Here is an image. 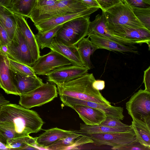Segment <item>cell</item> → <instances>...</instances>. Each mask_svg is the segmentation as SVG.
Segmentation results:
<instances>
[{
	"mask_svg": "<svg viewBox=\"0 0 150 150\" xmlns=\"http://www.w3.org/2000/svg\"><path fill=\"white\" fill-rule=\"evenodd\" d=\"M96 80L92 73H87L72 81L57 85L59 96L64 95L100 104L111 103L95 89L93 83Z\"/></svg>",
	"mask_w": 150,
	"mask_h": 150,
	"instance_id": "2",
	"label": "cell"
},
{
	"mask_svg": "<svg viewBox=\"0 0 150 150\" xmlns=\"http://www.w3.org/2000/svg\"><path fill=\"white\" fill-rule=\"evenodd\" d=\"M44 123L35 111L17 104L4 105L0 112V125L12 131L19 137L38 132Z\"/></svg>",
	"mask_w": 150,
	"mask_h": 150,
	"instance_id": "1",
	"label": "cell"
},
{
	"mask_svg": "<svg viewBox=\"0 0 150 150\" xmlns=\"http://www.w3.org/2000/svg\"><path fill=\"white\" fill-rule=\"evenodd\" d=\"M7 141V140L0 133V150H8L6 147Z\"/></svg>",
	"mask_w": 150,
	"mask_h": 150,
	"instance_id": "43",
	"label": "cell"
},
{
	"mask_svg": "<svg viewBox=\"0 0 150 150\" xmlns=\"http://www.w3.org/2000/svg\"><path fill=\"white\" fill-rule=\"evenodd\" d=\"M91 41L96 45L98 49H104L121 53L130 52L138 53L136 47L127 45L114 40L95 35H88Z\"/></svg>",
	"mask_w": 150,
	"mask_h": 150,
	"instance_id": "20",
	"label": "cell"
},
{
	"mask_svg": "<svg viewBox=\"0 0 150 150\" xmlns=\"http://www.w3.org/2000/svg\"><path fill=\"white\" fill-rule=\"evenodd\" d=\"M75 133L87 136L93 141L96 146L107 145L112 146V149L127 146L137 140L133 129L122 132L88 134L74 131Z\"/></svg>",
	"mask_w": 150,
	"mask_h": 150,
	"instance_id": "7",
	"label": "cell"
},
{
	"mask_svg": "<svg viewBox=\"0 0 150 150\" xmlns=\"http://www.w3.org/2000/svg\"><path fill=\"white\" fill-rule=\"evenodd\" d=\"M12 73L13 82L20 93L19 96L33 91L44 83L38 77H33L12 71Z\"/></svg>",
	"mask_w": 150,
	"mask_h": 150,
	"instance_id": "22",
	"label": "cell"
},
{
	"mask_svg": "<svg viewBox=\"0 0 150 150\" xmlns=\"http://www.w3.org/2000/svg\"><path fill=\"white\" fill-rule=\"evenodd\" d=\"M145 90L150 92V67L144 71V81Z\"/></svg>",
	"mask_w": 150,
	"mask_h": 150,
	"instance_id": "40",
	"label": "cell"
},
{
	"mask_svg": "<svg viewBox=\"0 0 150 150\" xmlns=\"http://www.w3.org/2000/svg\"><path fill=\"white\" fill-rule=\"evenodd\" d=\"M37 4V0H19L11 8L25 18H28Z\"/></svg>",
	"mask_w": 150,
	"mask_h": 150,
	"instance_id": "29",
	"label": "cell"
},
{
	"mask_svg": "<svg viewBox=\"0 0 150 150\" xmlns=\"http://www.w3.org/2000/svg\"><path fill=\"white\" fill-rule=\"evenodd\" d=\"M9 58L32 67L35 62L28 45L18 26L8 45Z\"/></svg>",
	"mask_w": 150,
	"mask_h": 150,
	"instance_id": "9",
	"label": "cell"
},
{
	"mask_svg": "<svg viewBox=\"0 0 150 150\" xmlns=\"http://www.w3.org/2000/svg\"><path fill=\"white\" fill-rule=\"evenodd\" d=\"M36 143V137L29 135L7 140L6 147L8 150H23L28 145Z\"/></svg>",
	"mask_w": 150,
	"mask_h": 150,
	"instance_id": "27",
	"label": "cell"
},
{
	"mask_svg": "<svg viewBox=\"0 0 150 150\" xmlns=\"http://www.w3.org/2000/svg\"><path fill=\"white\" fill-rule=\"evenodd\" d=\"M62 25V24L57 26L44 33L38 32L35 35L40 48L42 49L45 47H49Z\"/></svg>",
	"mask_w": 150,
	"mask_h": 150,
	"instance_id": "28",
	"label": "cell"
},
{
	"mask_svg": "<svg viewBox=\"0 0 150 150\" xmlns=\"http://www.w3.org/2000/svg\"><path fill=\"white\" fill-rule=\"evenodd\" d=\"M108 28L114 34L137 44L146 43L150 50V30L146 28H134L127 26Z\"/></svg>",
	"mask_w": 150,
	"mask_h": 150,
	"instance_id": "16",
	"label": "cell"
},
{
	"mask_svg": "<svg viewBox=\"0 0 150 150\" xmlns=\"http://www.w3.org/2000/svg\"><path fill=\"white\" fill-rule=\"evenodd\" d=\"M133 130L131 125L125 127H113L101 124L90 126L85 124L80 123V129L77 131L83 133L97 134L115 132H122Z\"/></svg>",
	"mask_w": 150,
	"mask_h": 150,
	"instance_id": "25",
	"label": "cell"
},
{
	"mask_svg": "<svg viewBox=\"0 0 150 150\" xmlns=\"http://www.w3.org/2000/svg\"><path fill=\"white\" fill-rule=\"evenodd\" d=\"M71 64V63L67 59L51 50L48 53L40 56L32 68L36 75H46L57 68Z\"/></svg>",
	"mask_w": 150,
	"mask_h": 150,
	"instance_id": "10",
	"label": "cell"
},
{
	"mask_svg": "<svg viewBox=\"0 0 150 150\" xmlns=\"http://www.w3.org/2000/svg\"><path fill=\"white\" fill-rule=\"evenodd\" d=\"M11 41L7 31L0 21V46L5 45H8Z\"/></svg>",
	"mask_w": 150,
	"mask_h": 150,
	"instance_id": "37",
	"label": "cell"
},
{
	"mask_svg": "<svg viewBox=\"0 0 150 150\" xmlns=\"http://www.w3.org/2000/svg\"><path fill=\"white\" fill-rule=\"evenodd\" d=\"M80 136V134L74 132L68 136L58 140L46 147V149L47 150H64L66 148L71 145L75 140Z\"/></svg>",
	"mask_w": 150,
	"mask_h": 150,
	"instance_id": "31",
	"label": "cell"
},
{
	"mask_svg": "<svg viewBox=\"0 0 150 150\" xmlns=\"http://www.w3.org/2000/svg\"><path fill=\"white\" fill-rule=\"evenodd\" d=\"M0 50L8 55V45H5L0 46Z\"/></svg>",
	"mask_w": 150,
	"mask_h": 150,
	"instance_id": "46",
	"label": "cell"
},
{
	"mask_svg": "<svg viewBox=\"0 0 150 150\" xmlns=\"http://www.w3.org/2000/svg\"><path fill=\"white\" fill-rule=\"evenodd\" d=\"M13 0H0V5L8 8L12 7Z\"/></svg>",
	"mask_w": 150,
	"mask_h": 150,
	"instance_id": "44",
	"label": "cell"
},
{
	"mask_svg": "<svg viewBox=\"0 0 150 150\" xmlns=\"http://www.w3.org/2000/svg\"><path fill=\"white\" fill-rule=\"evenodd\" d=\"M89 16L77 18L63 23L54 39L66 45L77 46L78 42L87 36Z\"/></svg>",
	"mask_w": 150,
	"mask_h": 150,
	"instance_id": "4",
	"label": "cell"
},
{
	"mask_svg": "<svg viewBox=\"0 0 150 150\" xmlns=\"http://www.w3.org/2000/svg\"><path fill=\"white\" fill-rule=\"evenodd\" d=\"M19 0H13L12 2V7L16 4Z\"/></svg>",
	"mask_w": 150,
	"mask_h": 150,
	"instance_id": "47",
	"label": "cell"
},
{
	"mask_svg": "<svg viewBox=\"0 0 150 150\" xmlns=\"http://www.w3.org/2000/svg\"><path fill=\"white\" fill-rule=\"evenodd\" d=\"M10 65L12 71L15 73L36 78L38 76L32 67L17 62L9 57Z\"/></svg>",
	"mask_w": 150,
	"mask_h": 150,
	"instance_id": "30",
	"label": "cell"
},
{
	"mask_svg": "<svg viewBox=\"0 0 150 150\" xmlns=\"http://www.w3.org/2000/svg\"><path fill=\"white\" fill-rule=\"evenodd\" d=\"M69 60L72 65L85 67L78 50L77 46L65 45L53 39L48 47Z\"/></svg>",
	"mask_w": 150,
	"mask_h": 150,
	"instance_id": "21",
	"label": "cell"
},
{
	"mask_svg": "<svg viewBox=\"0 0 150 150\" xmlns=\"http://www.w3.org/2000/svg\"><path fill=\"white\" fill-rule=\"evenodd\" d=\"M77 45L85 67L88 70L93 69L94 67L91 60L90 56L98 49V47L91 41L88 36L80 40Z\"/></svg>",
	"mask_w": 150,
	"mask_h": 150,
	"instance_id": "24",
	"label": "cell"
},
{
	"mask_svg": "<svg viewBox=\"0 0 150 150\" xmlns=\"http://www.w3.org/2000/svg\"><path fill=\"white\" fill-rule=\"evenodd\" d=\"M9 103L10 101L6 99L2 94L0 93V105L3 106Z\"/></svg>",
	"mask_w": 150,
	"mask_h": 150,
	"instance_id": "45",
	"label": "cell"
},
{
	"mask_svg": "<svg viewBox=\"0 0 150 150\" xmlns=\"http://www.w3.org/2000/svg\"><path fill=\"white\" fill-rule=\"evenodd\" d=\"M93 141L89 137L84 135L78 137L71 146L66 148L64 150H77L81 146L88 143H93Z\"/></svg>",
	"mask_w": 150,
	"mask_h": 150,
	"instance_id": "33",
	"label": "cell"
},
{
	"mask_svg": "<svg viewBox=\"0 0 150 150\" xmlns=\"http://www.w3.org/2000/svg\"><path fill=\"white\" fill-rule=\"evenodd\" d=\"M57 88L55 84L47 82L26 94L21 95L19 104L30 109L41 106L54 99L58 96Z\"/></svg>",
	"mask_w": 150,
	"mask_h": 150,
	"instance_id": "6",
	"label": "cell"
},
{
	"mask_svg": "<svg viewBox=\"0 0 150 150\" xmlns=\"http://www.w3.org/2000/svg\"><path fill=\"white\" fill-rule=\"evenodd\" d=\"M131 125L137 141L150 149V122L134 119Z\"/></svg>",
	"mask_w": 150,
	"mask_h": 150,
	"instance_id": "23",
	"label": "cell"
},
{
	"mask_svg": "<svg viewBox=\"0 0 150 150\" xmlns=\"http://www.w3.org/2000/svg\"><path fill=\"white\" fill-rule=\"evenodd\" d=\"M63 102L66 106L71 107L74 105L87 106L95 108L103 111L107 117H113L122 120L124 118L123 108L115 106L81 100L70 96H65Z\"/></svg>",
	"mask_w": 150,
	"mask_h": 150,
	"instance_id": "13",
	"label": "cell"
},
{
	"mask_svg": "<svg viewBox=\"0 0 150 150\" xmlns=\"http://www.w3.org/2000/svg\"><path fill=\"white\" fill-rule=\"evenodd\" d=\"M2 106L0 105V112L1 110V109Z\"/></svg>",
	"mask_w": 150,
	"mask_h": 150,
	"instance_id": "48",
	"label": "cell"
},
{
	"mask_svg": "<svg viewBox=\"0 0 150 150\" xmlns=\"http://www.w3.org/2000/svg\"><path fill=\"white\" fill-rule=\"evenodd\" d=\"M0 87L7 94L20 95L13 82L9 57L0 50Z\"/></svg>",
	"mask_w": 150,
	"mask_h": 150,
	"instance_id": "17",
	"label": "cell"
},
{
	"mask_svg": "<svg viewBox=\"0 0 150 150\" xmlns=\"http://www.w3.org/2000/svg\"><path fill=\"white\" fill-rule=\"evenodd\" d=\"M37 0V1H38V0Z\"/></svg>",
	"mask_w": 150,
	"mask_h": 150,
	"instance_id": "49",
	"label": "cell"
},
{
	"mask_svg": "<svg viewBox=\"0 0 150 150\" xmlns=\"http://www.w3.org/2000/svg\"><path fill=\"white\" fill-rule=\"evenodd\" d=\"M88 70L85 67L71 64L57 68L46 75L47 81L57 85L76 79L87 73Z\"/></svg>",
	"mask_w": 150,
	"mask_h": 150,
	"instance_id": "12",
	"label": "cell"
},
{
	"mask_svg": "<svg viewBox=\"0 0 150 150\" xmlns=\"http://www.w3.org/2000/svg\"><path fill=\"white\" fill-rule=\"evenodd\" d=\"M0 21L6 29L11 40L15 35L17 24L10 8L1 5Z\"/></svg>",
	"mask_w": 150,
	"mask_h": 150,
	"instance_id": "26",
	"label": "cell"
},
{
	"mask_svg": "<svg viewBox=\"0 0 150 150\" xmlns=\"http://www.w3.org/2000/svg\"><path fill=\"white\" fill-rule=\"evenodd\" d=\"M126 107L132 119L150 122V92L140 89L132 96Z\"/></svg>",
	"mask_w": 150,
	"mask_h": 150,
	"instance_id": "8",
	"label": "cell"
},
{
	"mask_svg": "<svg viewBox=\"0 0 150 150\" xmlns=\"http://www.w3.org/2000/svg\"><path fill=\"white\" fill-rule=\"evenodd\" d=\"M99 8H92L84 11L58 16L37 22L34 24L38 32L43 33L73 19L89 16Z\"/></svg>",
	"mask_w": 150,
	"mask_h": 150,
	"instance_id": "14",
	"label": "cell"
},
{
	"mask_svg": "<svg viewBox=\"0 0 150 150\" xmlns=\"http://www.w3.org/2000/svg\"><path fill=\"white\" fill-rule=\"evenodd\" d=\"M123 2L131 8H150V0H123Z\"/></svg>",
	"mask_w": 150,
	"mask_h": 150,
	"instance_id": "34",
	"label": "cell"
},
{
	"mask_svg": "<svg viewBox=\"0 0 150 150\" xmlns=\"http://www.w3.org/2000/svg\"><path fill=\"white\" fill-rule=\"evenodd\" d=\"M0 133L7 139L19 137L12 131L0 125Z\"/></svg>",
	"mask_w": 150,
	"mask_h": 150,
	"instance_id": "39",
	"label": "cell"
},
{
	"mask_svg": "<svg viewBox=\"0 0 150 150\" xmlns=\"http://www.w3.org/2000/svg\"><path fill=\"white\" fill-rule=\"evenodd\" d=\"M93 86L95 89L99 91L102 90L105 87V82L103 80H95L93 83Z\"/></svg>",
	"mask_w": 150,
	"mask_h": 150,
	"instance_id": "41",
	"label": "cell"
},
{
	"mask_svg": "<svg viewBox=\"0 0 150 150\" xmlns=\"http://www.w3.org/2000/svg\"><path fill=\"white\" fill-rule=\"evenodd\" d=\"M101 124L113 127H125L129 125L122 123L119 119L107 117L105 120Z\"/></svg>",
	"mask_w": 150,
	"mask_h": 150,
	"instance_id": "35",
	"label": "cell"
},
{
	"mask_svg": "<svg viewBox=\"0 0 150 150\" xmlns=\"http://www.w3.org/2000/svg\"><path fill=\"white\" fill-rule=\"evenodd\" d=\"M136 18L148 30H150V8H131Z\"/></svg>",
	"mask_w": 150,
	"mask_h": 150,
	"instance_id": "32",
	"label": "cell"
},
{
	"mask_svg": "<svg viewBox=\"0 0 150 150\" xmlns=\"http://www.w3.org/2000/svg\"><path fill=\"white\" fill-rule=\"evenodd\" d=\"M116 150H150V149L141 145L137 140L127 146L117 148Z\"/></svg>",
	"mask_w": 150,
	"mask_h": 150,
	"instance_id": "38",
	"label": "cell"
},
{
	"mask_svg": "<svg viewBox=\"0 0 150 150\" xmlns=\"http://www.w3.org/2000/svg\"><path fill=\"white\" fill-rule=\"evenodd\" d=\"M92 34L110 39L124 45L136 47L134 46L137 44L135 42L117 35L109 30L104 11H102L101 15L98 14L93 21H90L87 36Z\"/></svg>",
	"mask_w": 150,
	"mask_h": 150,
	"instance_id": "11",
	"label": "cell"
},
{
	"mask_svg": "<svg viewBox=\"0 0 150 150\" xmlns=\"http://www.w3.org/2000/svg\"><path fill=\"white\" fill-rule=\"evenodd\" d=\"M70 108L77 113L84 124L87 125L94 126L101 124L107 117L103 111L92 107L74 105Z\"/></svg>",
	"mask_w": 150,
	"mask_h": 150,
	"instance_id": "18",
	"label": "cell"
},
{
	"mask_svg": "<svg viewBox=\"0 0 150 150\" xmlns=\"http://www.w3.org/2000/svg\"><path fill=\"white\" fill-rule=\"evenodd\" d=\"M104 11L108 28L127 26L145 28L135 16L132 9L123 3H119Z\"/></svg>",
	"mask_w": 150,
	"mask_h": 150,
	"instance_id": "5",
	"label": "cell"
},
{
	"mask_svg": "<svg viewBox=\"0 0 150 150\" xmlns=\"http://www.w3.org/2000/svg\"><path fill=\"white\" fill-rule=\"evenodd\" d=\"M100 6L102 11H105L109 8L120 2L123 0H96Z\"/></svg>",
	"mask_w": 150,
	"mask_h": 150,
	"instance_id": "36",
	"label": "cell"
},
{
	"mask_svg": "<svg viewBox=\"0 0 150 150\" xmlns=\"http://www.w3.org/2000/svg\"><path fill=\"white\" fill-rule=\"evenodd\" d=\"M10 8L35 62L40 56V48L35 35L31 30L25 18L15 11L11 8Z\"/></svg>",
	"mask_w": 150,
	"mask_h": 150,
	"instance_id": "15",
	"label": "cell"
},
{
	"mask_svg": "<svg viewBox=\"0 0 150 150\" xmlns=\"http://www.w3.org/2000/svg\"><path fill=\"white\" fill-rule=\"evenodd\" d=\"M74 133V131L65 130L57 127L45 130L44 132L36 137L37 147L38 149L47 150V146Z\"/></svg>",
	"mask_w": 150,
	"mask_h": 150,
	"instance_id": "19",
	"label": "cell"
},
{
	"mask_svg": "<svg viewBox=\"0 0 150 150\" xmlns=\"http://www.w3.org/2000/svg\"><path fill=\"white\" fill-rule=\"evenodd\" d=\"M88 6L94 8H100V6L96 0H78Z\"/></svg>",
	"mask_w": 150,
	"mask_h": 150,
	"instance_id": "42",
	"label": "cell"
},
{
	"mask_svg": "<svg viewBox=\"0 0 150 150\" xmlns=\"http://www.w3.org/2000/svg\"><path fill=\"white\" fill-rule=\"evenodd\" d=\"M91 7L78 0H50L45 6H36L28 18L34 23L52 17L79 12Z\"/></svg>",
	"mask_w": 150,
	"mask_h": 150,
	"instance_id": "3",
	"label": "cell"
}]
</instances>
